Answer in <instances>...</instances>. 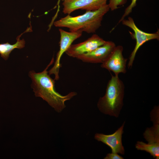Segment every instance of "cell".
Returning <instances> with one entry per match:
<instances>
[{
	"label": "cell",
	"instance_id": "30bf717a",
	"mask_svg": "<svg viewBox=\"0 0 159 159\" xmlns=\"http://www.w3.org/2000/svg\"><path fill=\"white\" fill-rule=\"evenodd\" d=\"M125 122H124L121 126L112 134L107 135L102 133L96 134L95 139L109 146L111 149L112 153L124 155L125 151L122 143V136Z\"/></svg>",
	"mask_w": 159,
	"mask_h": 159
},
{
	"label": "cell",
	"instance_id": "277c9868",
	"mask_svg": "<svg viewBox=\"0 0 159 159\" xmlns=\"http://www.w3.org/2000/svg\"><path fill=\"white\" fill-rule=\"evenodd\" d=\"M123 25L130 28L134 32H129L132 37L136 40V44L129 58L127 64L128 68L132 67L136 53L140 48L146 42L151 40L159 39V30L154 33H148L144 32L139 29L135 24L132 18L129 17L127 19H124L121 22Z\"/></svg>",
	"mask_w": 159,
	"mask_h": 159
},
{
	"label": "cell",
	"instance_id": "9c48e42d",
	"mask_svg": "<svg viewBox=\"0 0 159 159\" xmlns=\"http://www.w3.org/2000/svg\"><path fill=\"white\" fill-rule=\"evenodd\" d=\"M116 46L113 42L106 41L103 45L90 52L80 55L76 58L86 62L102 63L109 57Z\"/></svg>",
	"mask_w": 159,
	"mask_h": 159
},
{
	"label": "cell",
	"instance_id": "ba28073f",
	"mask_svg": "<svg viewBox=\"0 0 159 159\" xmlns=\"http://www.w3.org/2000/svg\"><path fill=\"white\" fill-rule=\"evenodd\" d=\"M64 14L69 15L76 10L81 9L86 11L97 10L107 4V0H62Z\"/></svg>",
	"mask_w": 159,
	"mask_h": 159
},
{
	"label": "cell",
	"instance_id": "7a4b0ae2",
	"mask_svg": "<svg viewBox=\"0 0 159 159\" xmlns=\"http://www.w3.org/2000/svg\"><path fill=\"white\" fill-rule=\"evenodd\" d=\"M110 9L107 4L97 10L86 11L81 15L72 16L68 15L55 21L54 24L56 27L68 28L70 32L81 30L94 33L101 26L104 16Z\"/></svg>",
	"mask_w": 159,
	"mask_h": 159
},
{
	"label": "cell",
	"instance_id": "6da1fadb",
	"mask_svg": "<svg viewBox=\"0 0 159 159\" xmlns=\"http://www.w3.org/2000/svg\"><path fill=\"white\" fill-rule=\"evenodd\" d=\"M54 62L53 57L43 71L36 73L32 70L29 72V75L32 81L31 87L36 96L41 97L56 111L60 112L66 107L65 101L71 99L77 93L74 92H71L63 96L56 91L54 80L50 77L47 71Z\"/></svg>",
	"mask_w": 159,
	"mask_h": 159
},
{
	"label": "cell",
	"instance_id": "3957f363",
	"mask_svg": "<svg viewBox=\"0 0 159 159\" xmlns=\"http://www.w3.org/2000/svg\"><path fill=\"white\" fill-rule=\"evenodd\" d=\"M125 87L118 76L113 75L107 85L105 95L100 97L97 107L102 112L116 118L123 105Z\"/></svg>",
	"mask_w": 159,
	"mask_h": 159
},
{
	"label": "cell",
	"instance_id": "8992f818",
	"mask_svg": "<svg viewBox=\"0 0 159 159\" xmlns=\"http://www.w3.org/2000/svg\"><path fill=\"white\" fill-rule=\"evenodd\" d=\"M123 48L121 45L116 46L107 59L102 63L101 67L113 72L115 75L126 72L127 59L123 56Z\"/></svg>",
	"mask_w": 159,
	"mask_h": 159
},
{
	"label": "cell",
	"instance_id": "52a82bcc",
	"mask_svg": "<svg viewBox=\"0 0 159 159\" xmlns=\"http://www.w3.org/2000/svg\"><path fill=\"white\" fill-rule=\"evenodd\" d=\"M106 42L98 35L94 34L82 42L72 44L65 53L69 57L76 58L92 51L103 45Z\"/></svg>",
	"mask_w": 159,
	"mask_h": 159
},
{
	"label": "cell",
	"instance_id": "2e32d148",
	"mask_svg": "<svg viewBox=\"0 0 159 159\" xmlns=\"http://www.w3.org/2000/svg\"><path fill=\"white\" fill-rule=\"evenodd\" d=\"M104 159H123V157L119 155L118 153H112L107 154Z\"/></svg>",
	"mask_w": 159,
	"mask_h": 159
},
{
	"label": "cell",
	"instance_id": "5bb4252c",
	"mask_svg": "<svg viewBox=\"0 0 159 159\" xmlns=\"http://www.w3.org/2000/svg\"><path fill=\"white\" fill-rule=\"evenodd\" d=\"M127 2V0H109L108 4L111 11H113L118 9L120 6L123 5Z\"/></svg>",
	"mask_w": 159,
	"mask_h": 159
},
{
	"label": "cell",
	"instance_id": "7c38bea8",
	"mask_svg": "<svg viewBox=\"0 0 159 159\" xmlns=\"http://www.w3.org/2000/svg\"><path fill=\"white\" fill-rule=\"evenodd\" d=\"M137 149L149 153L156 159L159 158V143H146L142 141L137 142L135 145Z\"/></svg>",
	"mask_w": 159,
	"mask_h": 159
},
{
	"label": "cell",
	"instance_id": "9a60e30c",
	"mask_svg": "<svg viewBox=\"0 0 159 159\" xmlns=\"http://www.w3.org/2000/svg\"><path fill=\"white\" fill-rule=\"evenodd\" d=\"M131 2L130 5L125 9L124 13L121 18L119 20L118 24L121 22L125 19V18L132 11L133 8L136 5L137 0H131Z\"/></svg>",
	"mask_w": 159,
	"mask_h": 159
},
{
	"label": "cell",
	"instance_id": "4fadbf2b",
	"mask_svg": "<svg viewBox=\"0 0 159 159\" xmlns=\"http://www.w3.org/2000/svg\"><path fill=\"white\" fill-rule=\"evenodd\" d=\"M153 126L147 128L143 133V136L148 143H159V122H154Z\"/></svg>",
	"mask_w": 159,
	"mask_h": 159
},
{
	"label": "cell",
	"instance_id": "8fae6325",
	"mask_svg": "<svg viewBox=\"0 0 159 159\" xmlns=\"http://www.w3.org/2000/svg\"><path fill=\"white\" fill-rule=\"evenodd\" d=\"M22 34L18 36L17 38L16 43L11 44L7 42L0 44V54L2 57L5 60L8 58L9 55L11 51L15 48L21 49L25 46V41L24 39L21 40L20 38Z\"/></svg>",
	"mask_w": 159,
	"mask_h": 159
},
{
	"label": "cell",
	"instance_id": "5b68a950",
	"mask_svg": "<svg viewBox=\"0 0 159 159\" xmlns=\"http://www.w3.org/2000/svg\"><path fill=\"white\" fill-rule=\"evenodd\" d=\"M59 31L60 35L59 49L57 54L53 66L48 72L49 75H54V80H57L59 78V69L61 67L60 61L62 55L65 52L73 42L82 36L83 32L81 30L67 32L61 29H59Z\"/></svg>",
	"mask_w": 159,
	"mask_h": 159
}]
</instances>
